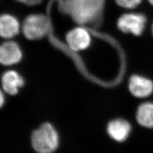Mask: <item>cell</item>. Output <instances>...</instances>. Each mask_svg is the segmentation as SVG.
I'll return each mask as SVG.
<instances>
[{
  "label": "cell",
  "instance_id": "4",
  "mask_svg": "<svg viewBox=\"0 0 153 153\" xmlns=\"http://www.w3.org/2000/svg\"><path fill=\"white\" fill-rule=\"evenodd\" d=\"M147 19L141 13H128L122 15L117 21L118 28L122 32L140 36L143 32Z\"/></svg>",
  "mask_w": 153,
  "mask_h": 153
},
{
  "label": "cell",
  "instance_id": "3",
  "mask_svg": "<svg viewBox=\"0 0 153 153\" xmlns=\"http://www.w3.org/2000/svg\"><path fill=\"white\" fill-rule=\"evenodd\" d=\"M22 28L24 35L28 39L42 38L48 31V20L47 16L43 14H32L26 18Z\"/></svg>",
  "mask_w": 153,
  "mask_h": 153
},
{
  "label": "cell",
  "instance_id": "13",
  "mask_svg": "<svg viewBox=\"0 0 153 153\" xmlns=\"http://www.w3.org/2000/svg\"><path fill=\"white\" fill-rule=\"evenodd\" d=\"M28 6H35L41 3L42 0H16Z\"/></svg>",
  "mask_w": 153,
  "mask_h": 153
},
{
  "label": "cell",
  "instance_id": "2",
  "mask_svg": "<svg viewBox=\"0 0 153 153\" xmlns=\"http://www.w3.org/2000/svg\"><path fill=\"white\" fill-rule=\"evenodd\" d=\"M31 142L36 152L52 153L58 147L59 136L51 124L44 123L33 131Z\"/></svg>",
  "mask_w": 153,
  "mask_h": 153
},
{
  "label": "cell",
  "instance_id": "8",
  "mask_svg": "<svg viewBox=\"0 0 153 153\" xmlns=\"http://www.w3.org/2000/svg\"><path fill=\"white\" fill-rule=\"evenodd\" d=\"M131 131V124L127 121L121 119L111 121L107 126V131L110 137L117 142L125 141Z\"/></svg>",
  "mask_w": 153,
  "mask_h": 153
},
{
  "label": "cell",
  "instance_id": "7",
  "mask_svg": "<svg viewBox=\"0 0 153 153\" xmlns=\"http://www.w3.org/2000/svg\"><path fill=\"white\" fill-rule=\"evenodd\" d=\"M22 53L18 45L14 42L4 43L0 48V61L5 65L16 64L22 59Z\"/></svg>",
  "mask_w": 153,
  "mask_h": 153
},
{
  "label": "cell",
  "instance_id": "16",
  "mask_svg": "<svg viewBox=\"0 0 153 153\" xmlns=\"http://www.w3.org/2000/svg\"><path fill=\"white\" fill-rule=\"evenodd\" d=\"M152 33H153V26H152Z\"/></svg>",
  "mask_w": 153,
  "mask_h": 153
},
{
  "label": "cell",
  "instance_id": "6",
  "mask_svg": "<svg viewBox=\"0 0 153 153\" xmlns=\"http://www.w3.org/2000/svg\"><path fill=\"white\" fill-rule=\"evenodd\" d=\"M66 39L69 47L75 51L86 49L91 43L89 33L81 27L76 28L69 31Z\"/></svg>",
  "mask_w": 153,
  "mask_h": 153
},
{
  "label": "cell",
  "instance_id": "14",
  "mask_svg": "<svg viewBox=\"0 0 153 153\" xmlns=\"http://www.w3.org/2000/svg\"><path fill=\"white\" fill-rule=\"evenodd\" d=\"M4 103V97H3V94L1 93V105L2 106V104Z\"/></svg>",
  "mask_w": 153,
  "mask_h": 153
},
{
  "label": "cell",
  "instance_id": "9",
  "mask_svg": "<svg viewBox=\"0 0 153 153\" xmlns=\"http://www.w3.org/2000/svg\"><path fill=\"white\" fill-rule=\"evenodd\" d=\"M24 84V81L21 76L16 71H6L2 76V86L4 91L14 95Z\"/></svg>",
  "mask_w": 153,
  "mask_h": 153
},
{
  "label": "cell",
  "instance_id": "12",
  "mask_svg": "<svg viewBox=\"0 0 153 153\" xmlns=\"http://www.w3.org/2000/svg\"><path fill=\"white\" fill-rule=\"evenodd\" d=\"M142 0H116L119 6L126 9H133L141 3Z\"/></svg>",
  "mask_w": 153,
  "mask_h": 153
},
{
  "label": "cell",
  "instance_id": "15",
  "mask_svg": "<svg viewBox=\"0 0 153 153\" xmlns=\"http://www.w3.org/2000/svg\"><path fill=\"white\" fill-rule=\"evenodd\" d=\"M149 1L152 5H153V0H149Z\"/></svg>",
  "mask_w": 153,
  "mask_h": 153
},
{
  "label": "cell",
  "instance_id": "10",
  "mask_svg": "<svg viewBox=\"0 0 153 153\" xmlns=\"http://www.w3.org/2000/svg\"><path fill=\"white\" fill-rule=\"evenodd\" d=\"M19 31L18 21L14 16L9 14L2 15L0 18V33L2 37L11 38Z\"/></svg>",
  "mask_w": 153,
  "mask_h": 153
},
{
  "label": "cell",
  "instance_id": "11",
  "mask_svg": "<svg viewBox=\"0 0 153 153\" xmlns=\"http://www.w3.org/2000/svg\"><path fill=\"white\" fill-rule=\"evenodd\" d=\"M136 118L141 126L148 128H153V103L141 104L137 109Z\"/></svg>",
  "mask_w": 153,
  "mask_h": 153
},
{
  "label": "cell",
  "instance_id": "1",
  "mask_svg": "<svg viewBox=\"0 0 153 153\" xmlns=\"http://www.w3.org/2000/svg\"><path fill=\"white\" fill-rule=\"evenodd\" d=\"M105 0H63L62 8L76 22L97 25L102 17Z\"/></svg>",
  "mask_w": 153,
  "mask_h": 153
},
{
  "label": "cell",
  "instance_id": "5",
  "mask_svg": "<svg viewBox=\"0 0 153 153\" xmlns=\"http://www.w3.org/2000/svg\"><path fill=\"white\" fill-rule=\"evenodd\" d=\"M129 89L134 97L146 98L153 93V82L146 77L133 75L129 79Z\"/></svg>",
  "mask_w": 153,
  "mask_h": 153
}]
</instances>
